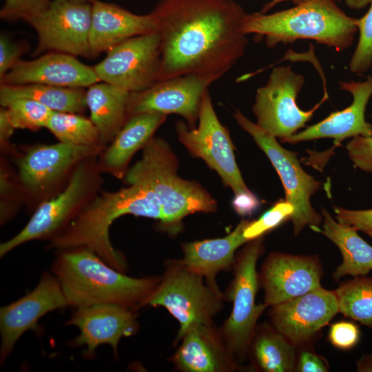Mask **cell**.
Masks as SVG:
<instances>
[{"label": "cell", "mask_w": 372, "mask_h": 372, "mask_svg": "<svg viewBox=\"0 0 372 372\" xmlns=\"http://www.w3.org/2000/svg\"><path fill=\"white\" fill-rule=\"evenodd\" d=\"M328 338L333 346L342 350L355 347L360 341L358 326L349 321H340L331 324Z\"/></svg>", "instance_id": "8d00e7d4"}, {"label": "cell", "mask_w": 372, "mask_h": 372, "mask_svg": "<svg viewBox=\"0 0 372 372\" xmlns=\"http://www.w3.org/2000/svg\"><path fill=\"white\" fill-rule=\"evenodd\" d=\"M1 85L44 84L68 87H88L99 82L94 66L76 56L56 52L29 60H19L0 80Z\"/></svg>", "instance_id": "ffe728a7"}, {"label": "cell", "mask_w": 372, "mask_h": 372, "mask_svg": "<svg viewBox=\"0 0 372 372\" xmlns=\"http://www.w3.org/2000/svg\"><path fill=\"white\" fill-rule=\"evenodd\" d=\"M344 1L349 8L359 10L371 3L372 0H344Z\"/></svg>", "instance_id": "f6af8a7d"}, {"label": "cell", "mask_w": 372, "mask_h": 372, "mask_svg": "<svg viewBox=\"0 0 372 372\" xmlns=\"http://www.w3.org/2000/svg\"><path fill=\"white\" fill-rule=\"evenodd\" d=\"M322 229L318 231L340 249L342 262L333 273L335 280L345 276H366L372 271V246L363 240L353 227L335 221L327 209H322Z\"/></svg>", "instance_id": "4316f807"}, {"label": "cell", "mask_w": 372, "mask_h": 372, "mask_svg": "<svg viewBox=\"0 0 372 372\" xmlns=\"http://www.w3.org/2000/svg\"><path fill=\"white\" fill-rule=\"evenodd\" d=\"M304 81V76L289 65L274 68L267 83L256 91L252 107L256 124L281 140L304 127L328 97L325 92L323 99L312 109L301 110L296 100Z\"/></svg>", "instance_id": "7c38bea8"}, {"label": "cell", "mask_w": 372, "mask_h": 372, "mask_svg": "<svg viewBox=\"0 0 372 372\" xmlns=\"http://www.w3.org/2000/svg\"><path fill=\"white\" fill-rule=\"evenodd\" d=\"M198 122L195 127L182 121L176 123L180 143L214 170L234 197L251 194L238 167L229 132L219 121L208 91L203 96Z\"/></svg>", "instance_id": "8fae6325"}, {"label": "cell", "mask_w": 372, "mask_h": 372, "mask_svg": "<svg viewBox=\"0 0 372 372\" xmlns=\"http://www.w3.org/2000/svg\"><path fill=\"white\" fill-rule=\"evenodd\" d=\"M52 0H5L1 18L8 21L25 20L45 8Z\"/></svg>", "instance_id": "d590c367"}, {"label": "cell", "mask_w": 372, "mask_h": 372, "mask_svg": "<svg viewBox=\"0 0 372 372\" xmlns=\"http://www.w3.org/2000/svg\"><path fill=\"white\" fill-rule=\"evenodd\" d=\"M225 301L217 285L189 269L180 259H169L148 305L164 307L178 321L179 329L174 341L177 344L193 326L214 323Z\"/></svg>", "instance_id": "ba28073f"}, {"label": "cell", "mask_w": 372, "mask_h": 372, "mask_svg": "<svg viewBox=\"0 0 372 372\" xmlns=\"http://www.w3.org/2000/svg\"><path fill=\"white\" fill-rule=\"evenodd\" d=\"M333 209L338 222L352 226L372 239V209L350 210L334 207Z\"/></svg>", "instance_id": "f35d334b"}, {"label": "cell", "mask_w": 372, "mask_h": 372, "mask_svg": "<svg viewBox=\"0 0 372 372\" xmlns=\"http://www.w3.org/2000/svg\"><path fill=\"white\" fill-rule=\"evenodd\" d=\"M28 45L14 41L5 34L0 36V80L20 60Z\"/></svg>", "instance_id": "ab89813d"}, {"label": "cell", "mask_w": 372, "mask_h": 372, "mask_svg": "<svg viewBox=\"0 0 372 372\" xmlns=\"http://www.w3.org/2000/svg\"><path fill=\"white\" fill-rule=\"evenodd\" d=\"M234 117L238 125L253 138L276 170L285 189V200L294 208L290 220L295 235L306 226H309L313 231L318 229L322 221V216L312 207L310 198L321 189L322 183L307 174L296 154L283 148L275 136L239 111L234 114Z\"/></svg>", "instance_id": "30bf717a"}, {"label": "cell", "mask_w": 372, "mask_h": 372, "mask_svg": "<svg viewBox=\"0 0 372 372\" xmlns=\"http://www.w3.org/2000/svg\"><path fill=\"white\" fill-rule=\"evenodd\" d=\"M294 211L293 205L286 200L276 202L259 218L249 221L243 236L249 242L263 236L273 230L287 220H290Z\"/></svg>", "instance_id": "836d02e7"}, {"label": "cell", "mask_w": 372, "mask_h": 372, "mask_svg": "<svg viewBox=\"0 0 372 372\" xmlns=\"http://www.w3.org/2000/svg\"><path fill=\"white\" fill-rule=\"evenodd\" d=\"M259 204L258 198L253 193L234 197L232 201L234 210L242 216H250Z\"/></svg>", "instance_id": "7bdbcfd3"}, {"label": "cell", "mask_w": 372, "mask_h": 372, "mask_svg": "<svg viewBox=\"0 0 372 372\" xmlns=\"http://www.w3.org/2000/svg\"><path fill=\"white\" fill-rule=\"evenodd\" d=\"M346 149L356 167L372 173V136L353 137L347 144Z\"/></svg>", "instance_id": "74e56055"}, {"label": "cell", "mask_w": 372, "mask_h": 372, "mask_svg": "<svg viewBox=\"0 0 372 372\" xmlns=\"http://www.w3.org/2000/svg\"><path fill=\"white\" fill-rule=\"evenodd\" d=\"M263 236L251 240L236 255L234 278L224 293L232 302L229 316L219 328L229 349L240 364L248 355L257 321L266 304H256L260 287L256 264L265 250Z\"/></svg>", "instance_id": "9c48e42d"}, {"label": "cell", "mask_w": 372, "mask_h": 372, "mask_svg": "<svg viewBox=\"0 0 372 372\" xmlns=\"http://www.w3.org/2000/svg\"><path fill=\"white\" fill-rule=\"evenodd\" d=\"M322 267L316 256L269 254L258 273L264 303L273 306L321 286Z\"/></svg>", "instance_id": "e0dca14e"}, {"label": "cell", "mask_w": 372, "mask_h": 372, "mask_svg": "<svg viewBox=\"0 0 372 372\" xmlns=\"http://www.w3.org/2000/svg\"><path fill=\"white\" fill-rule=\"evenodd\" d=\"M130 94L125 90L101 81L86 90L90 118L96 127L104 147L112 142L128 118Z\"/></svg>", "instance_id": "484cf974"}, {"label": "cell", "mask_w": 372, "mask_h": 372, "mask_svg": "<svg viewBox=\"0 0 372 372\" xmlns=\"http://www.w3.org/2000/svg\"><path fill=\"white\" fill-rule=\"evenodd\" d=\"M167 115L146 112L130 116L123 127L97 157L102 174L123 180L133 156L154 138Z\"/></svg>", "instance_id": "cb8c5ba5"}, {"label": "cell", "mask_w": 372, "mask_h": 372, "mask_svg": "<svg viewBox=\"0 0 372 372\" xmlns=\"http://www.w3.org/2000/svg\"><path fill=\"white\" fill-rule=\"evenodd\" d=\"M60 282L52 272H44L37 285L17 300L0 309V363L12 353L21 335L38 331V321L52 311L68 307Z\"/></svg>", "instance_id": "2e32d148"}, {"label": "cell", "mask_w": 372, "mask_h": 372, "mask_svg": "<svg viewBox=\"0 0 372 372\" xmlns=\"http://www.w3.org/2000/svg\"><path fill=\"white\" fill-rule=\"evenodd\" d=\"M333 291L339 313L372 328V277H354L342 282Z\"/></svg>", "instance_id": "f546056e"}, {"label": "cell", "mask_w": 372, "mask_h": 372, "mask_svg": "<svg viewBox=\"0 0 372 372\" xmlns=\"http://www.w3.org/2000/svg\"><path fill=\"white\" fill-rule=\"evenodd\" d=\"M356 19L333 0H307L272 14H246L242 28L247 35L264 37L269 48L311 39L342 52L353 41L358 30Z\"/></svg>", "instance_id": "5b68a950"}, {"label": "cell", "mask_w": 372, "mask_h": 372, "mask_svg": "<svg viewBox=\"0 0 372 372\" xmlns=\"http://www.w3.org/2000/svg\"><path fill=\"white\" fill-rule=\"evenodd\" d=\"M16 129L14 127L7 111L4 107L0 109V147L3 155H11L12 157L18 149L10 143V138Z\"/></svg>", "instance_id": "b9f144b4"}, {"label": "cell", "mask_w": 372, "mask_h": 372, "mask_svg": "<svg viewBox=\"0 0 372 372\" xmlns=\"http://www.w3.org/2000/svg\"><path fill=\"white\" fill-rule=\"evenodd\" d=\"M161 37L158 81L189 74H225L244 55L246 15L222 0H163L152 12Z\"/></svg>", "instance_id": "6da1fadb"}, {"label": "cell", "mask_w": 372, "mask_h": 372, "mask_svg": "<svg viewBox=\"0 0 372 372\" xmlns=\"http://www.w3.org/2000/svg\"><path fill=\"white\" fill-rule=\"evenodd\" d=\"M75 2H79V3H92L96 0H72Z\"/></svg>", "instance_id": "7dc6e473"}, {"label": "cell", "mask_w": 372, "mask_h": 372, "mask_svg": "<svg viewBox=\"0 0 372 372\" xmlns=\"http://www.w3.org/2000/svg\"><path fill=\"white\" fill-rule=\"evenodd\" d=\"M136 312L112 304H99L75 309L66 325L75 326L79 334L69 342L73 347H86L85 359L95 357L101 344H109L118 354V345L123 337L135 335L139 329Z\"/></svg>", "instance_id": "d6986e66"}, {"label": "cell", "mask_w": 372, "mask_h": 372, "mask_svg": "<svg viewBox=\"0 0 372 372\" xmlns=\"http://www.w3.org/2000/svg\"><path fill=\"white\" fill-rule=\"evenodd\" d=\"M86 90L44 84H26L0 86V103L25 98L36 101L54 112L82 114L87 107Z\"/></svg>", "instance_id": "f1b7e54d"}, {"label": "cell", "mask_w": 372, "mask_h": 372, "mask_svg": "<svg viewBox=\"0 0 372 372\" xmlns=\"http://www.w3.org/2000/svg\"><path fill=\"white\" fill-rule=\"evenodd\" d=\"M248 223L242 220L230 234L222 238L183 242L180 261L209 283L217 285V274L233 269L236 251L248 242L243 236Z\"/></svg>", "instance_id": "d4e9b609"}, {"label": "cell", "mask_w": 372, "mask_h": 372, "mask_svg": "<svg viewBox=\"0 0 372 372\" xmlns=\"http://www.w3.org/2000/svg\"><path fill=\"white\" fill-rule=\"evenodd\" d=\"M296 348L273 325L265 323L256 327L248 355L258 371L291 372L296 366Z\"/></svg>", "instance_id": "83f0119b"}, {"label": "cell", "mask_w": 372, "mask_h": 372, "mask_svg": "<svg viewBox=\"0 0 372 372\" xmlns=\"http://www.w3.org/2000/svg\"><path fill=\"white\" fill-rule=\"evenodd\" d=\"M222 1H229V0H222ZM291 1L293 3H294L296 5H297L307 0H271V1L263 8L261 12L265 13L267 11H268L269 9H271L272 7H273L276 4L283 2V1Z\"/></svg>", "instance_id": "bcb514c9"}, {"label": "cell", "mask_w": 372, "mask_h": 372, "mask_svg": "<svg viewBox=\"0 0 372 372\" xmlns=\"http://www.w3.org/2000/svg\"><path fill=\"white\" fill-rule=\"evenodd\" d=\"M295 371L327 372L329 365L324 358L308 350L302 351L297 356Z\"/></svg>", "instance_id": "60d3db41"}, {"label": "cell", "mask_w": 372, "mask_h": 372, "mask_svg": "<svg viewBox=\"0 0 372 372\" xmlns=\"http://www.w3.org/2000/svg\"><path fill=\"white\" fill-rule=\"evenodd\" d=\"M124 215L162 219L155 196L139 185H127L115 192L101 189L60 234L49 241L47 249L86 247L115 269L126 273V258L114 249L110 238L112 224Z\"/></svg>", "instance_id": "3957f363"}, {"label": "cell", "mask_w": 372, "mask_h": 372, "mask_svg": "<svg viewBox=\"0 0 372 372\" xmlns=\"http://www.w3.org/2000/svg\"><path fill=\"white\" fill-rule=\"evenodd\" d=\"M158 30L154 14L140 15L116 4L100 1L92 3L90 47L92 58L108 52L130 38Z\"/></svg>", "instance_id": "603a6c76"}, {"label": "cell", "mask_w": 372, "mask_h": 372, "mask_svg": "<svg viewBox=\"0 0 372 372\" xmlns=\"http://www.w3.org/2000/svg\"><path fill=\"white\" fill-rule=\"evenodd\" d=\"M219 79L189 74L158 81L144 90L130 93L128 118L146 112L173 114L183 117L189 127H195L203 96L210 85Z\"/></svg>", "instance_id": "9a60e30c"}, {"label": "cell", "mask_w": 372, "mask_h": 372, "mask_svg": "<svg viewBox=\"0 0 372 372\" xmlns=\"http://www.w3.org/2000/svg\"><path fill=\"white\" fill-rule=\"evenodd\" d=\"M51 272L60 282L68 307L112 304L136 313L148 305L161 279L127 276L83 247L56 250Z\"/></svg>", "instance_id": "7a4b0ae2"}, {"label": "cell", "mask_w": 372, "mask_h": 372, "mask_svg": "<svg viewBox=\"0 0 372 372\" xmlns=\"http://www.w3.org/2000/svg\"><path fill=\"white\" fill-rule=\"evenodd\" d=\"M97 157L81 161L67 186L57 195L40 204L23 228L1 243V257L30 241H50L66 228L102 189L103 178L98 167Z\"/></svg>", "instance_id": "52a82bcc"}, {"label": "cell", "mask_w": 372, "mask_h": 372, "mask_svg": "<svg viewBox=\"0 0 372 372\" xmlns=\"http://www.w3.org/2000/svg\"><path fill=\"white\" fill-rule=\"evenodd\" d=\"M92 3L52 0L24 21L38 35L34 54L56 52L92 58L90 34Z\"/></svg>", "instance_id": "4fadbf2b"}, {"label": "cell", "mask_w": 372, "mask_h": 372, "mask_svg": "<svg viewBox=\"0 0 372 372\" xmlns=\"http://www.w3.org/2000/svg\"><path fill=\"white\" fill-rule=\"evenodd\" d=\"M7 111L14 127L37 131L45 128L53 112L43 104L29 99L17 98L1 103Z\"/></svg>", "instance_id": "1f68e13d"}, {"label": "cell", "mask_w": 372, "mask_h": 372, "mask_svg": "<svg viewBox=\"0 0 372 372\" xmlns=\"http://www.w3.org/2000/svg\"><path fill=\"white\" fill-rule=\"evenodd\" d=\"M333 291L322 287L271 306L272 325L296 347L310 341L338 313Z\"/></svg>", "instance_id": "ac0fdd59"}, {"label": "cell", "mask_w": 372, "mask_h": 372, "mask_svg": "<svg viewBox=\"0 0 372 372\" xmlns=\"http://www.w3.org/2000/svg\"><path fill=\"white\" fill-rule=\"evenodd\" d=\"M357 371L372 372V353L363 355L358 360Z\"/></svg>", "instance_id": "ee69618b"}, {"label": "cell", "mask_w": 372, "mask_h": 372, "mask_svg": "<svg viewBox=\"0 0 372 372\" xmlns=\"http://www.w3.org/2000/svg\"><path fill=\"white\" fill-rule=\"evenodd\" d=\"M337 1H340V0H337Z\"/></svg>", "instance_id": "c3c4849f"}, {"label": "cell", "mask_w": 372, "mask_h": 372, "mask_svg": "<svg viewBox=\"0 0 372 372\" xmlns=\"http://www.w3.org/2000/svg\"><path fill=\"white\" fill-rule=\"evenodd\" d=\"M178 343L169 360L179 371L234 372L242 369L214 323L193 326Z\"/></svg>", "instance_id": "44dd1931"}, {"label": "cell", "mask_w": 372, "mask_h": 372, "mask_svg": "<svg viewBox=\"0 0 372 372\" xmlns=\"http://www.w3.org/2000/svg\"><path fill=\"white\" fill-rule=\"evenodd\" d=\"M23 204V196L17 170L5 156L0 164V223L4 225L17 213Z\"/></svg>", "instance_id": "d6a6232c"}, {"label": "cell", "mask_w": 372, "mask_h": 372, "mask_svg": "<svg viewBox=\"0 0 372 372\" xmlns=\"http://www.w3.org/2000/svg\"><path fill=\"white\" fill-rule=\"evenodd\" d=\"M161 63V37L156 30L114 46L94 69L99 81L132 93L144 90L158 81Z\"/></svg>", "instance_id": "5bb4252c"}, {"label": "cell", "mask_w": 372, "mask_h": 372, "mask_svg": "<svg viewBox=\"0 0 372 372\" xmlns=\"http://www.w3.org/2000/svg\"><path fill=\"white\" fill-rule=\"evenodd\" d=\"M340 88L353 96L350 105L330 114L321 121L281 140L297 143L318 138H331L336 144L357 136H372V125L365 119L366 105L372 96V76L363 82L340 81Z\"/></svg>", "instance_id": "7402d4cb"}, {"label": "cell", "mask_w": 372, "mask_h": 372, "mask_svg": "<svg viewBox=\"0 0 372 372\" xmlns=\"http://www.w3.org/2000/svg\"><path fill=\"white\" fill-rule=\"evenodd\" d=\"M359 40L349 62V70L356 74L368 71L372 65V1L368 12L356 19Z\"/></svg>", "instance_id": "e575fe53"}, {"label": "cell", "mask_w": 372, "mask_h": 372, "mask_svg": "<svg viewBox=\"0 0 372 372\" xmlns=\"http://www.w3.org/2000/svg\"><path fill=\"white\" fill-rule=\"evenodd\" d=\"M105 147L79 146L58 142L37 144L13 156L23 196V204L32 213L43 202L61 192L78 165L98 156Z\"/></svg>", "instance_id": "8992f818"}, {"label": "cell", "mask_w": 372, "mask_h": 372, "mask_svg": "<svg viewBox=\"0 0 372 372\" xmlns=\"http://www.w3.org/2000/svg\"><path fill=\"white\" fill-rule=\"evenodd\" d=\"M142 150L141 159L128 169L123 180L155 196L161 207L159 227L163 230L175 235L181 230L185 216L216 211V200L200 183L178 175L177 158L165 140L154 137Z\"/></svg>", "instance_id": "277c9868"}, {"label": "cell", "mask_w": 372, "mask_h": 372, "mask_svg": "<svg viewBox=\"0 0 372 372\" xmlns=\"http://www.w3.org/2000/svg\"><path fill=\"white\" fill-rule=\"evenodd\" d=\"M45 128L59 142L63 143L79 146H103L92 121L80 114L53 112Z\"/></svg>", "instance_id": "4dcf8cb0"}]
</instances>
